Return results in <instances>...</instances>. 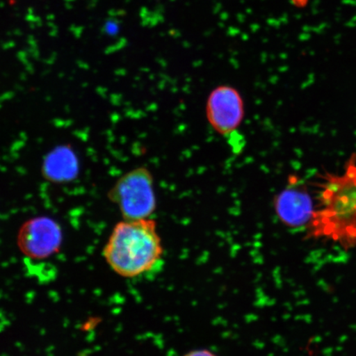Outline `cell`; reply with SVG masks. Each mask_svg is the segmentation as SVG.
Wrapping results in <instances>:
<instances>
[{
	"label": "cell",
	"instance_id": "ba28073f",
	"mask_svg": "<svg viewBox=\"0 0 356 356\" xmlns=\"http://www.w3.org/2000/svg\"><path fill=\"white\" fill-rule=\"evenodd\" d=\"M184 356H217L216 354L211 353V350H195L193 351H190L188 354H186Z\"/></svg>",
	"mask_w": 356,
	"mask_h": 356
},
{
	"label": "cell",
	"instance_id": "3957f363",
	"mask_svg": "<svg viewBox=\"0 0 356 356\" xmlns=\"http://www.w3.org/2000/svg\"><path fill=\"white\" fill-rule=\"evenodd\" d=\"M108 197L124 220L148 219L157 206L152 175L145 168L133 169L120 178Z\"/></svg>",
	"mask_w": 356,
	"mask_h": 356
},
{
	"label": "cell",
	"instance_id": "8992f818",
	"mask_svg": "<svg viewBox=\"0 0 356 356\" xmlns=\"http://www.w3.org/2000/svg\"><path fill=\"white\" fill-rule=\"evenodd\" d=\"M275 212L284 225L300 227L309 225L315 211L313 200L307 190L297 184L289 186L275 200Z\"/></svg>",
	"mask_w": 356,
	"mask_h": 356
},
{
	"label": "cell",
	"instance_id": "7a4b0ae2",
	"mask_svg": "<svg viewBox=\"0 0 356 356\" xmlns=\"http://www.w3.org/2000/svg\"><path fill=\"white\" fill-rule=\"evenodd\" d=\"M163 253L154 220H124L115 225L104 249V257L120 277L135 278L152 270Z\"/></svg>",
	"mask_w": 356,
	"mask_h": 356
},
{
	"label": "cell",
	"instance_id": "52a82bcc",
	"mask_svg": "<svg viewBox=\"0 0 356 356\" xmlns=\"http://www.w3.org/2000/svg\"><path fill=\"white\" fill-rule=\"evenodd\" d=\"M77 161L72 151L59 148L48 156L44 172L48 179L63 181L71 179L77 172Z\"/></svg>",
	"mask_w": 356,
	"mask_h": 356
},
{
	"label": "cell",
	"instance_id": "6da1fadb",
	"mask_svg": "<svg viewBox=\"0 0 356 356\" xmlns=\"http://www.w3.org/2000/svg\"><path fill=\"white\" fill-rule=\"evenodd\" d=\"M319 204L309 222L310 235L351 247L356 244V159L341 175L324 178Z\"/></svg>",
	"mask_w": 356,
	"mask_h": 356
},
{
	"label": "cell",
	"instance_id": "5b68a950",
	"mask_svg": "<svg viewBox=\"0 0 356 356\" xmlns=\"http://www.w3.org/2000/svg\"><path fill=\"white\" fill-rule=\"evenodd\" d=\"M244 102L234 87L221 86L209 95L206 113L209 123L217 133L230 136L237 132L244 118Z\"/></svg>",
	"mask_w": 356,
	"mask_h": 356
},
{
	"label": "cell",
	"instance_id": "277c9868",
	"mask_svg": "<svg viewBox=\"0 0 356 356\" xmlns=\"http://www.w3.org/2000/svg\"><path fill=\"white\" fill-rule=\"evenodd\" d=\"M62 230L49 217H35L21 226L17 243L22 254L35 260L44 259L60 251Z\"/></svg>",
	"mask_w": 356,
	"mask_h": 356
}]
</instances>
